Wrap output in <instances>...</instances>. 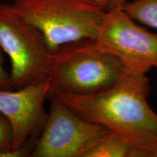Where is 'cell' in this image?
Listing matches in <instances>:
<instances>
[{"mask_svg":"<svg viewBox=\"0 0 157 157\" xmlns=\"http://www.w3.org/2000/svg\"><path fill=\"white\" fill-rule=\"evenodd\" d=\"M151 157H157V145H156V146L155 147L154 151H153Z\"/></svg>","mask_w":157,"mask_h":157,"instance_id":"14","label":"cell"},{"mask_svg":"<svg viewBox=\"0 0 157 157\" xmlns=\"http://www.w3.org/2000/svg\"><path fill=\"white\" fill-rule=\"evenodd\" d=\"M107 10L121 9L124 4L127 2V0H106Z\"/></svg>","mask_w":157,"mask_h":157,"instance_id":"12","label":"cell"},{"mask_svg":"<svg viewBox=\"0 0 157 157\" xmlns=\"http://www.w3.org/2000/svg\"><path fill=\"white\" fill-rule=\"evenodd\" d=\"M51 87L48 77L21 89L0 90V113L13 129V149L39 137L48 117L44 103L50 95Z\"/></svg>","mask_w":157,"mask_h":157,"instance_id":"7","label":"cell"},{"mask_svg":"<svg viewBox=\"0 0 157 157\" xmlns=\"http://www.w3.org/2000/svg\"><path fill=\"white\" fill-rule=\"evenodd\" d=\"M95 41L128 71L146 74L157 70V34L137 24L122 9L107 10Z\"/></svg>","mask_w":157,"mask_h":157,"instance_id":"6","label":"cell"},{"mask_svg":"<svg viewBox=\"0 0 157 157\" xmlns=\"http://www.w3.org/2000/svg\"><path fill=\"white\" fill-rule=\"evenodd\" d=\"M0 49L10 60L13 89H21L48 77L50 52L44 36L13 4L0 3Z\"/></svg>","mask_w":157,"mask_h":157,"instance_id":"4","label":"cell"},{"mask_svg":"<svg viewBox=\"0 0 157 157\" xmlns=\"http://www.w3.org/2000/svg\"><path fill=\"white\" fill-rule=\"evenodd\" d=\"M48 99L50 111L30 157H82L110 130L80 117L55 94Z\"/></svg>","mask_w":157,"mask_h":157,"instance_id":"5","label":"cell"},{"mask_svg":"<svg viewBox=\"0 0 157 157\" xmlns=\"http://www.w3.org/2000/svg\"><path fill=\"white\" fill-rule=\"evenodd\" d=\"M150 90L146 74L126 69L117 83L103 91L89 95L63 91L53 94L88 121L111 130L157 140V113L148 103Z\"/></svg>","mask_w":157,"mask_h":157,"instance_id":"1","label":"cell"},{"mask_svg":"<svg viewBox=\"0 0 157 157\" xmlns=\"http://www.w3.org/2000/svg\"><path fill=\"white\" fill-rule=\"evenodd\" d=\"M13 5L42 32L50 52L67 43L95 39L107 10L94 0H14Z\"/></svg>","mask_w":157,"mask_h":157,"instance_id":"3","label":"cell"},{"mask_svg":"<svg viewBox=\"0 0 157 157\" xmlns=\"http://www.w3.org/2000/svg\"><path fill=\"white\" fill-rule=\"evenodd\" d=\"M1 50V49H0ZM3 57L0 50V90L13 89L10 83V73L4 68Z\"/></svg>","mask_w":157,"mask_h":157,"instance_id":"11","label":"cell"},{"mask_svg":"<svg viewBox=\"0 0 157 157\" xmlns=\"http://www.w3.org/2000/svg\"><path fill=\"white\" fill-rule=\"evenodd\" d=\"M98 4H99L100 5H101L102 7H105V9H107V1L106 0H94Z\"/></svg>","mask_w":157,"mask_h":157,"instance_id":"13","label":"cell"},{"mask_svg":"<svg viewBox=\"0 0 157 157\" xmlns=\"http://www.w3.org/2000/svg\"><path fill=\"white\" fill-rule=\"evenodd\" d=\"M145 139L110 129L82 157H144Z\"/></svg>","mask_w":157,"mask_h":157,"instance_id":"8","label":"cell"},{"mask_svg":"<svg viewBox=\"0 0 157 157\" xmlns=\"http://www.w3.org/2000/svg\"><path fill=\"white\" fill-rule=\"evenodd\" d=\"M125 71L119 58L102 50L95 39L67 43L50 52V95L58 91L76 95L103 91L117 83Z\"/></svg>","mask_w":157,"mask_h":157,"instance_id":"2","label":"cell"},{"mask_svg":"<svg viewBox=\"0 0 157 157\" xmlns=\"http://www.w3.org/2000/svg\"><path fill=\"white\" fill-rule=\"evenodd\" d=\"M13 132L9 121L0 113V151L13 149Z\"/></svg>","mask_w":157,"mask_h":157,"instance_id":"10","label":"cell"},{"mask_svg":"<svg viewBox=\"0 0 157 157\" xmlns=\"http://www.w3.org/2000/svg\"><path fill=\"white\" fill-rule=\"evenodd\" d=\"M121 9L135 21L157 29V0H135Z\"/></svg>","mask_w":157,"mask_h":157,"instance_id":"9","label":"cell"}]
</instances>
